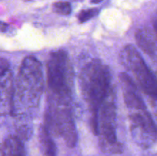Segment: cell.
<instances>
[{
    "instance_id": "obj_9",
    "label": "cell",
    "mask_w": 157,
    "mask_h": 156,
    "mask_svg": "<svg viewBox=\"0 0 157 156\" xmlns=\"http://www.w3.org/2000/svg\"><path fill=\"white\" fill-rule=\"evenodd\" d=\"M38 139L40 148L43 156H56V145L52 139L48 128L45 125H42L40 127Z\"/></svg>"
},
{
    "instance_id": "obj_8",
    "label": "cell",
    "mask_w": 157,
    "mask_h": 156,
    "mask_svg": "<svg viewBox=\"0 0 157 156\" xmlns=\"http://www.w3.org/2000/svg\"><path fill=\"white\" fill-rule=\"evenodd\" d=\"M120 80L121 82L123 95L125 101V104L129 110H141L145 109L146 106L143 101L137 88L133 81L130 76L125 73L120 75Z\"/></svg>"
},
{
    "instance_id": "obj_11",
    "label": "cell",
    "mask_w": 157,
    "mask_h": 156,
    "mask_svg": "<svg viewBox=\"0 0 157 156\" xmlns=\"http://www.w3.org/2000/svg\"><path fill=\"white\" fill-rule=\"evenodd\" d=\"M53 9L56 13L61 15H68L71 12V6L67 2H57L53 5Z\"/></svg>"
},
{
    "instance_id": "obj_2",
    "label": "cell",
    "mask_w": 157,
    "mask_h": 156,
    "mask_svg": "<svg viewBox=\"0 0 157 156\" xmlns=\"http://www.w3.org/2000/svg\"><path fill=\"white\" fill-rule=\"evenodd\" d=\"M81 86L83 96L91 111L92 130L98 135V110L113 92L108 67L98 60L89 62L81 73Z\"/></svg>"
},
{
    "instance_id": "obj_12",
    "label": "cell",
    "mask_w": 157,
    "mask_h": 156,
    "mask_svg": "<svg viewBox=\"0 0 157 156\" xmlns=\"http://www.w3.org/2000/svg\"><path fill=\"white\" fill-rule=\"evenodd\" d=\"M99 12L98 9H90L87 10H82L78 15V20L81 23L85 22L90 18H94Z\"/></svg>"
},
{
    "instance_id": "obj_15",
    "label": "cell",
    "mask_w": 157,
    "mask_h": 156,
    "mask_svg": "<svg viewBox=\"0 0 157 156\" xmlns=\"http://www.w3.org/2000/svg\"><path fill=\"white\" fill-rule=\"evenodd\" d=\"M154 28H155V32H156V33L157 35V20L155 21V23H154Z\"/></svg>"
},
{
    "instance_id": "obj_7",
    "label": "cell",
    "mask_w": 157,
    "mask_h": 156,
    "mask_svg": "<svg viewBox=\"0 0 157 156\" xmlns=\"http://www.w3.org/2000/svg\"><path fill=\"white\" fill-rule=\"evenodd\" d=\"M132 137L139 146L149 148L157 140V126L147 110H129Z\"/></svg>"
},
{
    "instance_id": "obj_13",
    "label": "cell",
    "mask_w": 157,
    "mask_h": 156,
    "mask_svg": "<svg viewBox=\"0 0 157 156\" xmlns=\"http://www.w3.org/2000/svg\"><path fill=\"white\" fill-rule=\"evenodd\" d=\"M0 156H3V150H2V145H0Z\"/></svg>"
},
{
    "instance_id": "obj_1",
    "label": "cell",
    "mask_w": 157,
    "mask_h": 156,
    "mask_svg": "<svg viewBox=\"0 0 157 156\" xmlns=\"http://www.w3.org/2000/svg\"><path fill=\"white\" fill-rule=\"evenodd\" d=\"M44 87L42 67L34 57L23 60L12 99L13 113L24 114L38 107Z\"/></svg>"
},
{
    "instance_id": "obj_3",
    "label": "cell",
    "mask_w": 157,
    "mask_h": 156,
    "mask_svg": "<svg viewBox=\"0 0 157 156\" xmlns=\"http://www.w3.org/2000/svg\"><path fill=\"white\" fill-rule=\"evenodd\" d=\"M48 85L53 99L70 102L73 87V69L67 53L52 52L47 63Z\"/></svg>"
},
{
    "instance_id": "obj_14",
    "label": "cell",
    "mask_w": 157,
    "mask_h": 156,
    "mask_svg": "<svg viewBox=\"0 0 157 156\" xmlns=\"http://www.w3.org/2000/svg\"><path fill=\"white\" fill-rule=\"evenodd\" d=\"M101 1H102V0H91V2L92 3H94V4H96V3L101 2Z\"/></svg>"
},
{
    "instance_id": "obj_10",
    "label": "cell",
    "mask_w": 157,
    "mask_h": 156,
    "mask_svg": "<svg viewBox=\"0 0 157 156\" xmlns=\"http://www.w3.org/2000/svg\"><path fill=\"white\" fill-rule=\"evenodd\" d=\"M2 150L3 156H27L23 141L17 136H8L3 143Z\"/></svg>"
},
{
    "instance_id": "obj_6",
    "label": "cell",
    "mask_w": 157,
    "mask_h": 156,
    "mask_svg": "<svg viewBox=\"0 0 157 156\" xmlns=\"http://www.w3.org/2000/svg\"><path fill=\"white\" fill-rule=\"evenodd\" d=\"M121 61L124 67L133 73L143 91L153 99H157V77L134 46L128 44L123 48Z\"/></svg>"
},
{
    "instance_id": "obj_4",
    "label": "cell",
    "mask_w": 157,
    "mask_h": 156,
    "mask_svg": "<svg viewBox=\"0 0 157 156\" xmlns=\"http://www.w3.org/2000/svg\"><path fill=\"white\" fill-rule=\"evenodd\" d=\"M49 131L63 138L69 148H74L78 142L76 126L74 122L70 102L52 99L46 114L45 124Z\"/></svg>"
},
{
    "instance_id": "obj_5",
    "label": "cell",
    "mask_w": 157,
    "mask_h": 156,
    "mask_svg": "<svg viewBox=\"0 0 157 156\" xmlns=\"http://www.w3.org/2000/svg\"><path fill=\"white\" fill-rule=\"evenodd\" d=\"M98 125L101 150L107 154L123 152V145L117 138L116 106L113 92L104 100L98 110Z\"/></svg>"
}]
</instances>
